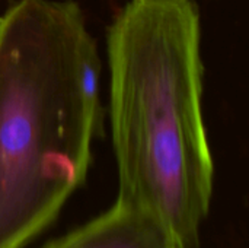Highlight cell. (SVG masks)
<instances>
[{
    "instance_id": "obj_2",
    "label": "cell",
    "mask_w": 249,
    "mask_h": 248,
    "mask_svg": "<svg viewBox=\"0 0 249 248\" xmlns=\"http://www.w3.org/2000/svg\"><path fill=\"white\" fill-rule=\"evenodd\" d=\"M102 63L80 6L19 0L0 16V248H26L85 183Z\"/></svg>"
},
{
    "instance_id": "obj_3",
    "label": "cell",
    "mask_w": 249,
    "mask_h": 248,
    "mask_svg": "<svg viewBox=\"0 0 249 248\" xmlns=\"http://www.w3.org/2000/svg\"><path fill=\"white\" fill-rule=\"evenodd\" d=\"M42 248H177L144 212L117 200L104 213Z\"/></svg>"
},
{
    "instance_id": "obj_1",
    "label": "cell",
    "mask_w": 249,
    "mask_h": 248,
    "mask_svg": "<svg viewBox=\"0 0 249 248\" xmlns=\"http://www.w3.org/2000/svg\"><path fill=\"white\" fill-rule=\"evenodd\" d=\"M107 54L115 199L160 224L177 248H198L214 187L198 6L127 1L108 28Z\"/></svg>"
}]
</instances>
